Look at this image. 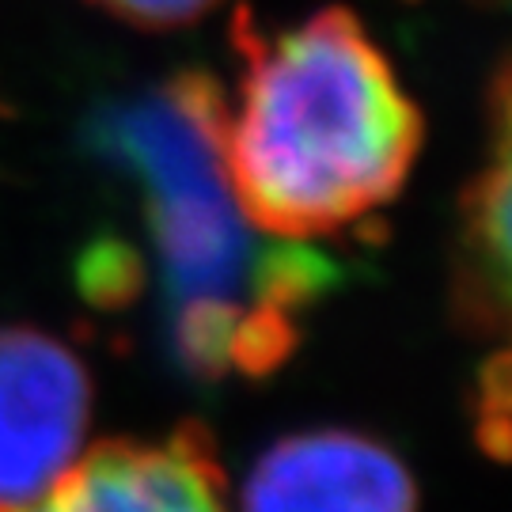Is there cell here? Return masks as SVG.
<instances>
[{"label": "cell", "mask_w": 512, "mask_h": 512, "mask_svg": "<svg viewBox=\"0 0 512 512\" xmlns=\"http://www.w3.org/2000/svg\"><path fill=\"white\" fill-rule=\"evenodd\" d=\"M243 512H418V490L384 444L319 429L277 440L243 486Z\"/></svg>", "instance_id": "obj_4"}, {"label": "cell", "mask_w": 512, "mask_h": 512, "mask_svg": "<svg viewBox=\"0 0 512 512\" xmlns=\"http://www.w3.org/2000/svg\"><path fill=\"white\" fill-rule=\"evenodd\" d=\"M456 251L463 304L512 338V57L486 95V148L459 205Z\"/></svg>", "instance_id": "obj_5"}, {"label": "cell", "mask_w": 512, "mask_h": 512, "mask_svg": "<svg viewBox=\"0 0 512 512\" xmlns=\"http://www.w3.org/2000/svg\"><path fill=\"white\" fill-rule=\"evenodd\" d=\"M236 95L217 126L220 175L243 220L281 239L338 236L399 198L421 152V110L349 8L285 31L232 19Z\"/></svg>", "instance_id": "obj_1"}, {"label": "cell", "mask_w": 512, "mask_h": 512, "mask_svg": "<svg viewBox=\"0 0 512 512\" xmlns=\"http://www.w3.org/2000/svg\"><path fill=\"white\" fill-rule=\"evenodd\" d=\"M23 512H228L213 440L198 425L167 444L103 440Z\"/></svg>", "instance_id": "obj_3"}, {"label": "cell", "mask_w": 512, "mask_h": 512, "mask_svg": "<svg viewBox=\"0 0 512 512\" xmlns=\"http://www.w3.org/2000/svg\"><path fill=\"white\" fill-rule=\"evenodd\" d=\"M92 421V376L65 342L0 327V512H23L65 478Z\"/></svg>", "instance_id": "obj_2"}, {"label": "cell", "mask_w": 512, "mask_h": 512, "mask_svg": "<svg viewBox=\"0 0 512 512\" xmlns=\"http://www.w3.org/2000/svg\"><path fill=\"white\" fill-rule=\"evenodd\" d=\"M88 4L145 31H171V27H186L194 19L209 16L224 0H88Z\"/></svg>", "instance_id": "obj_7"}, {"label": "cell", "mask_w": 512, "mask_h": 512, "mask_svg": "<svg viewBox=\"0 0 512 512\" xmlns=\"http://www.w3.org/2000/svg\"><path fill=\"white\" fill-rule=\"evenodd\" d=\"M73 285L95 311H122L145 293V258L118 236H95L73 262Z\"/></svg>", "instance_id": "obj_6"}]
</instances>
